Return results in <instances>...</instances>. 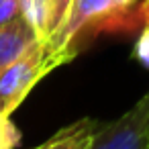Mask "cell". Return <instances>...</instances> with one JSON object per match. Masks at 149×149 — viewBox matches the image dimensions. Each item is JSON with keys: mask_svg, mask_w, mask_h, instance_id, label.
<instances>
[{"mask_svg": "<svg viewBox=\"0 0 149 149\" xmlns=\"http://www.w3.org/2000/svg\"><path fill=\"white\" fill-rule=\"evenodd\" d=\"M68 63L61 53L47 47L45 39L35 43L23 57L0 70V112L13 114L19 104L29 96V92L55 68Z\"/></svg>", "mask_w": 149, "mask_h": 149, "instance_id": "6da1fadb", "label": "cell"}, {"mask_svg": "<svg viewBox=\"0 0 149 149\" xmlns=\"http://www.w3.org/2000/svg\"><path fill=\"white\" fill-rule=\"evenodd\" d=\"M118 21L120 13L114 0H74L65 21L53 35L45 39V43L51 51L61 53L68 61H72L78 55L80 43L86 35L114 27Z\"/></svg>", "mask_w": 149, "mask_h": 149, "instance_id": "7a4b0ae2", "label": "cell"}, {"mask_svg": "<svg viewBox=\"0 0 149 149\" xmlns=\"http://www.w3.org/2000/svg\"><path fill=\"white\" fill-rule=\"evenodd\" d=\"M90 149H149V90L125 114L100 123Z\"/></svg>", "mask_w": 149, "mask_h": 149, "instance_id": "3957f363", "label": "cell"}, {"mask_svg": "<svg viewBox=\"0 0 149 149\" xmlns=\"http://www.w3.org/2000/svg\"><path fill=\"white\" fill-rule=\"evenodd\" d=\"M39 41H43L41 35L23 15L8 25H2L0 27V70L23 57Z\"/></svg>", "mask_w": 149, "mask_h": 149, "instance_id": "277c9868", "label": "cell"}, {"mask_svg": "<svg viewBox=\"0 0 149 149\" xmlns=\"http://www.w3.org/2000/svg\"><path fill=\"white\" fill-rule=\"evenodd\" d=\"M98 127L100 120L96 118H80L59 129L53 137H49L45 143L37 145L35 149H90Z\"/></svg>", "mask_w": 149, "mask_h": 149, "instance_id": "5b68a950", "label": "cell"}, {"mask_svg": "<svg viewBox=\"0 0 149 149\" xmlns=\"http://www.w3.org/2000/svg\"><path fill=\"white\" fill-rule=\"evenodd\" d=\"M74 0H49V19H47V37L53 35L59 25L65 21L70 6H72Z\"/></svg>", "mask_w": 149, "mask_h": 149, "instance_id": "8992f818", "label": "cell"}, {"mask_svg": "<svg viewBox=\"0 0 149 149\" xmlns=\"http://www.w3.org/2000/svg\"><path fill=\"white\" fill-rule=\"evenodd\" d=\"M21 143V133L8 114L0 112V149H15Z\"/></svg>", "mask_w": 149, "mask_h": 149, "instance_id": "52a82bcc", "label": "cell"}, {"mask_svg": "<svg viewBox=\"0 0 149 149\" xmlns=\"http://www.w3.org/2000/svg\"><path fill=\"white\" fill-rule=\"evenodd\" d=\"M133 55L137 61H141L145 68H149V25L143 27V31L139 33V39L135 43Z\"/></svg>", "mask_w": 149, "mask_h": 149, "instance_id": "ba28073f", "label": "cell"}, {"mask_svg": "<svg viewBox=\"0 0 149 149\" xmlns=\"http://www.w3.org/2000/svg\"><path fill=\"white\" fill-rule=\"evenodd\" d=\"M21 17V0H0V27Z\"/></svg>", "mask_w": 149, "mask_h": 149, "instance_id": "9c48e42d", "label": "cell"}, {"mask_svg": "<svg viewBox=\"0 0 149 149\" xmlns=\"http://www.w3.org/2000/svg\"><path fill=\"white\" fill-rule=\"evenodd\" d=\"M137 2V0H114V4H116V8H118V13H120V19H125V15L131 10V6Z\"/></svg>", "mask_w": 149, "mask_h": 149, "instance_id": "30bf717a", "label": "cell"}, {"mask_svg": "<svg viewBox=\"0 0 149 149\" xmlns=\"http://www.w3.org/2000/svg\"><path fill=\"white\" fill-rule=\"evenodd\" d=\"M137 21H141L143 25H149V0H145V2L141 4L139 15H137Z\"/></svg>", "mask_w": 149, "mask_h": 149, "instance_id": "8fae6325", "label": "cell"}]
</instances>
